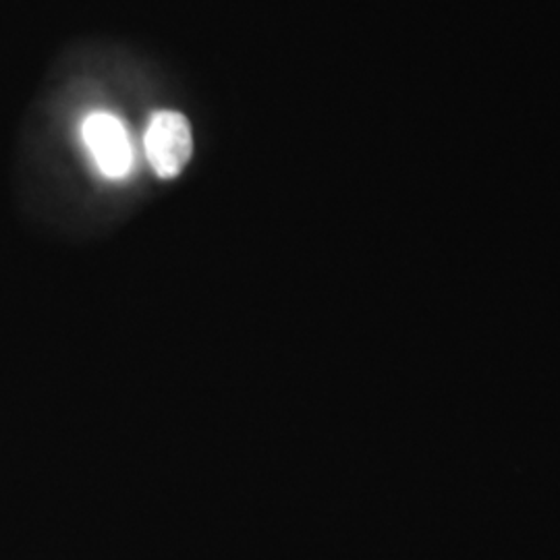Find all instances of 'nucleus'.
<instances>
[{"mask_svg": "<svg viewBox=\"0 0 560 560\" xmlns=\"http://www.w3.org/2000/svg\"><path fill=\"white\" fill-rule=\"evenodd\" d=\"M145 154L159 177H177L194 154L189 120L175 110L156 113L145 131Z\"/></svg>", "mask_w": 560, "mask_h": 560, "instance_id": "nucleus-1", "label": "nucleus"}, {"mask_svg": "<svg viewBox=\"0 0 560 560\" xmlns=\"http://www.w3.org/2000/svg\"><path fill=\"white\" fill-rule=\"evenodd\" d=\"M83 140L106 177L120 179L129 173L133 150L125 125L115 115L94 113L83 122Z\"/></svg>", "mask_w": 560, "mask_h": 560, "instance_id": "nucleus-2", "label": "nucleus"}]
</instances>
